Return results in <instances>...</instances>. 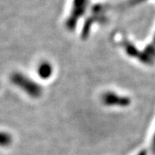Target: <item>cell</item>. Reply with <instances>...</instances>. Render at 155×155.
Instances as JSON below:
<instances>
[{"mask_svg":"<svg viewBox=\"0 0 155 155\" xmlns=\"http://www.w3.org/2000/svg\"><path fill=\"white\" fill-rule=\"evenodd\" d=\"M87 4H88V0H74L72 15L68 18L67 22V28H69L70 30L74 29L78 19L83 15L84 11L86 9Z\"/></svg>","mask_w":155,"mask_h":155,"instance_id":"cell-2","label":"cell"},{"mask_svg":"<svg viewBox=\"0 0 155 155\" xmlns=\"http://www.w3.org/2000/svg\"><path fill=\"white\" fill-rule=\"evenodd\" d=\"M102 100L106 105L125 106L129 104V99L127 97H121L117 95L108 92L103 95Z\"/></svg>","mask_w":155,"mask_h":155,"instance_id":"cell-3","label":"cell"},{"mask_svg":"<svg viewBox=\"0 0 155 155\" xmlns=\"http://www.w3.org/2000/svg\"><path fill=\"white\" fill-rule=\"evenodd\" d=\"M12 83L34 98H38L42 94V88L33 79H30L21 72H14L11 76Z\"/></svg>","mask_w":155,"mask_h":155,"instance_id":"cell-1","label":"cell"},{"mask_svg":"<svg viewBox=\"0 0 155 155\" xmlns=\"http://www.w3.org/2000/svg\"><path fill=\"white\" fill-rule=\"evenodd\" d=\"M153 147H154V150H155V136H154V141H153Z\"/></svg>","mask_w":155,"mask_h":155,"instance_id":"cell-6","label":"cell"},{"mask_svg":"<svg viewBox=\"0 0 155 155\" xmlns=\"http://www.w3.org/2000/svg\"><path fill=\"white\" fill-rule=\"evenodd\" d=\"M154 42H155V38H154Z\"/></svg>","mask_w":155,"mask_h":155,"instance_id":"cell-7","label":"cell"},{"mask_svg":"<svg viewBox=\"0 0 155 155\" xmlns=\"http://www.w3.org/2000/svg\"><path fill=\"white\" fill-rule=\"evenodd\" d=\"M12 143V136L10 134L0 131V147H7Z\"/></svg>","mask_w":155,"mask_h":155,"instance_id":"cell-5","label":"cell"},{"mask_svg":"<svg viewBox=\"0 0 155 155\" xmlns=\"http://www.w3.org/2000/svg\"><path fill=\"white\" fill-rule=\"evenodd\" d=\"M53 72H54L53 67L48 61H44V62L41 63L37 68V73L39 74L40 78H43V79L49 78L51 75L53 74Z\"/></svg>","mask_w":155,"mask_h":155,"instance_id":"cell-4","label":"cell"}]
</instances>
